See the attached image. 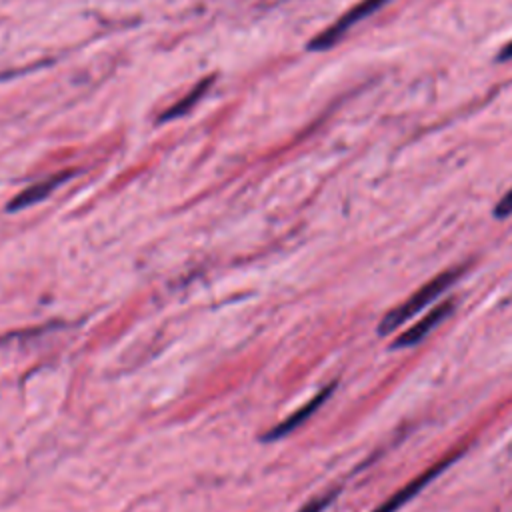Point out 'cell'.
I'll return each instance as SVG.
<instances>
[{
  "mask_svg": "<svg viewBox=\"0 0 512 512\" xmlns=\"http://www.w3.org/2000/svg\"><path fill=\"white\" fill-rule=\"evenodd\" d=\"M464 268H450L440 272L438 276L430 278L426 284H422L416 292L410 294L408 300H404L402 304H398L396 308H392L378 324V334H390L394 330H398L404 322H408L412 316H416L418 312H422L428 304H432L442 292H446L462 274Z\"/></svg>",
  "mask_w": 512,
  "mask_h": 512,
  "instance_id": "6da1fadb",
  "label": "cell"
},
{
  "mask_svg": "<svg viewBox=\"0 0 512 512\" xmlns=\"http://www.w3.org/2000/svg\"><path fill=\"white\" fill-rule=\"evenodd\" d=\"M454 306H456L454 298H448V300L436 304L430 312H426L420 320H416V324H412L410 328L400 332L394 338L392 348H410V346H416L418 342H422L438 324H442L452 314Z\"/></svg>",
  "mask_w": 512,
  "mask_h": 512,
  "instance_id": "7a4b0ae2",
  "label": "cell"
},
{
  "mask_svg": "<svg viewBox=\"0 0 512 512\" xmlns=\"http://www.w3.org/2000/svg\"><path fill=\"white\" fill-rule=\"evenodd\" d=\"M460 452H454V454H448L446 458H442L440 462H436L432 468H428L426 472H422L420 476H416L414 480H410L406 486H402L396 494H392L388 500H384L374 512H396L398 508H402L404 504H408L430 480H434L440 472H444L456 458H458Z\"/></svg>",
  "mask_w": 512,
  "mask_h": 512,
  "instance_id": "3957f363",
  "label": "cell"
},
{
  "mask_svg": "<svg viewBox=\"0 0 512 512\" xmlns=\"http://www.w3.org/2000/svg\"><path fill=\"white\" fill-rule=\"evenodd\" d=\"M332 390H334V384H330V386H326L324 390H320V394H316L308 404H304L300 410H296L294 414H290L286 420H282L278 426H274L270 432H266L262 438L264 440H280L282 436H286V434H290L292 430H296L298 426H302L328 398H330V394H332Z\"/></svg>",
  "mask_w": 512,
  "mask_h": 512,
  "instance_id": "277c9868",
  "label": "cell"
},
{
  "mask_svg": "<svg viewBox=\"0 0 512 512\" xmlns=\"http://www.w3.org/2000/svg\"><path fill=\"white\" fill-rule=\"evenodd\" d=\"M384 2H388V0H364V2H360L358 6H354V10H350L338 24H334L324 36H322V40H318V44H322V46H326V44H330V42H334L336 38H340L352 24H356V22H360L362 18H366L368 14H372L374 10H378Z\"/></svg>",
  "mask_w": 512,
  "mask_h": 512,
  "instance_id": "5b68a950",
  "label": "cell"
},
{
  "mask_svg": "<svg viewBox=\"0 0 512 512\" xmlns=\"http://www.w3.org/2000/svg\"><path fill=\"white\" fill-rule=\"evenodd\" d=\"M336 490H332V492H326V494H322V496H318V498H314V500H310L308 504H304L298 512H324L330 504H332V500L336 498Z\"/></svg>",
  "mask_w": 512,
  "mask_h": 512,
  "instance_id": "8992f818",
  "label": "cell"
},
{
  "mask_svg": "<svg viewBox=\"0 0 512 512\" xmlns=\"http://www.w3.org/2000/svg\"><path fill=\"white\" fill-rule=\"evenodd\" d=\"M512 214V188L498 200V204L494 206V216L496 218H506Z\"/></svg>",
  "mask_w": 512,
  "mask_h": 512,
  "instance_id": "52a82bcc",
  "label": "cell"
},
{
  "mask_svg": "<svg viewBox=\"0 0 512 512\" xmlns=\"http://www.w3.org/2000/svg\"><path fill=\"white\" fill-rule=\"evenodd\" d=\"M512 56V42L510 44H506V48H504V52L500 54V58L504 60V58H510Z\"/></svg>",
  "mask_w": 512,
  "mask_h": 512,
  "instance_id": "ba28073f",
  "label": "cell"
}]
</instances>
